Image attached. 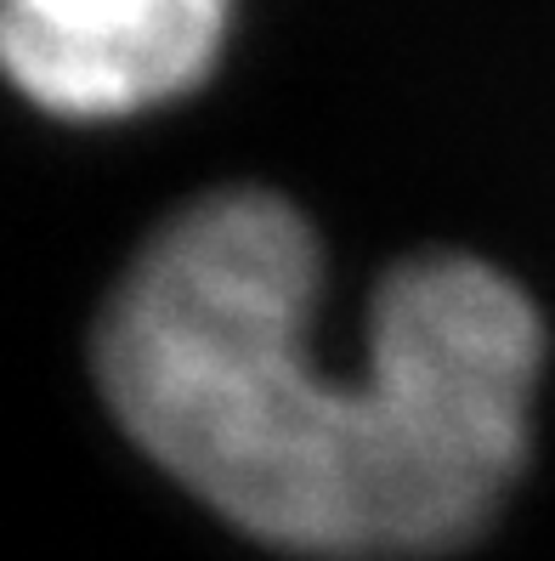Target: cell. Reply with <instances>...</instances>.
Returning a JSON list of instances; mask_svg holds the SVG:
<instances>
[{"instance_id": "obj_2", "label": "cell", "mask_w": 555, "mask_h": 561, "mask_svg": "<svg viewBox=\"0 0 555 561\" xmlns=\"http://www.w3.org/2000/svg\"><path fill=\"white\" fill-rule=\"evenodd\" d=\"M233 0H0V75L62 119H125L193 91Z\"/></svg>"}, {"instance_id": "obj_1", "label": "cell", "mask_w": 555, "mask_h": 561, "mask_svg": "<svg viewBox=\"0 0 555 561\" xmlns=\"http://www.w3.org/2000/svg\"><path fill=\"white\" fill-rule=\"evenodd\" d=\"M323 244L261 187L176 210L96 323V386L159 471L250 539L317 561L471 545L528 471L544 323L476 255L369 295L363 357L317 352Z\"/></svg>"}]
</instances>
